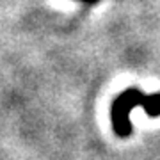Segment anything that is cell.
Segmentation results:
<instances>
[{
	"label": "cell",
	"instance_id": "6da1fadb",
	"mask_svg": "<svg viewBox=\"0 0 160 160\" xmlns=\"http://www.w3.org/2000/svg\"><path fill=\"white\" fill-rule=\"evenodd\" d=\"M137 107H142L148 118L160 116V92L144 94L139 87H128L112 102L110 107V121L118 137H128L132 133L130 112Z\"/></svg>",
	"mask_w": 160,
	"mask_h": 160
},
{
	"label": "cell",
	"instance_id": "7a4b0ae2",
	"mask_svg": "<svg viewBox=\"0 0 160 160\" xmlns=\"http://www.w3.org/2000/svg\"><path fill=\"white\" fill-rule=\"evenodd\" d=\"M80 2H84V4H98V2H100V0H80Z\"/></svg>",
	"mask_w": 160,
	"mask_h": 160
}]
</instances>
